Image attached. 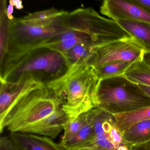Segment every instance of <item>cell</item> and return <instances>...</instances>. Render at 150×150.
Segmentation results:
<instances>
[{
    "label": "cell",
    "mask_w": 150,
    "mask_h": 150,
    "mask_svg": "<svg viewBox=\"0 0 150 150\" xmlns=\"http://www.w3.org/2000/svg\"><path fill=\"white\" fill-rule=\"evenodd\" d=\"M90 111L95 137L88 147L117 150L120 146L125 145L123 134L118 129L113 115L98 108Z\"/></svg>",
    "instance_id": "obj_6"
},
{
    "label": "cell",
    "mask_w": 150,
    "mask_h": 150,
    "mask_svg": "<svg viewBox=\"0 0 150 150\" xmlns=\"http://www.w3.org/2000/svg\"><path fill=\"white\" fill-rule=\"evenodd\" d=\"M97 100L98 108L112 115L150 106V97L123 75L100 80Z\"/></svg>",
    "instance_id": "obj_5"
},
{
    "label": "cell",
    "mask_w": 150,
    "mask_h": 150,
    "mask_svg": "<svg viewBox=\"0 0 150 150\" xmlns=\"http://www.w3.org/2000/svg\"><path fill=\"white\" fill-rule=\"evenodd\" d=\"M133 1L138 5L146 9L150 10V1H144V0H133Z\"/></svg>",
    "instance_id": "obj_22"
},
{
    "label": "cell",
    "mask_w": 150,
    "mask_h": 150,
    "mask_svg": "<svg viewBox=\"0 0 150 150\" xmlns=\"http://www.w3.org/2000/svg\"><path fill=\"white\" fill-rule=\"evenodd\" d=\"M125 145L132 146L150 140V119L137 123L123 134Z\"/></svg>",
    "instance_id": "obj_16"
},
{
    "label": "cell",
    "mask_w": 150,
    "mask_h": 150,
    "mask_svg": "<svg viewBox=\"0 0 150 150\" xmlns=\"http://www.w3.org/2000/svg\"><path fill=\"white\" fill-rule=\"evenodd\" d=\"M139 87L146 93L149 97H150V86H145V85H138Z\"/></svg>",
    "instance_id": "obj_25"
},
{
    "label": "cell",
    "mask_w": 150,
    "mask_h": 150,
    "mask_svg": "<svg viewBox=\"0 0 150 150\" xmlns=\"http://www.w3.org/2000/svg\"><path fill=\"white\" fill-rule=\"evenodd\" d=\"M68 68L62 54L40 48L1 58L0 81L15 82L33 78L45 86L62 76Z\"/></svg>",
    "instance_id": "obj_2"
},
{
    "label": "cell",
    "mask_w": 150,
    "mask_h": 150,
    "mask_svg": "<svg viewBox=\"0 0 150 150\" xmlns=\"http://www.w3.org/2000/svg\"><path fill=\"white\" fill-rule=\"evenodd\" d=\"M129 150H150V140L142 144L132 146L130 147Z\"/></svg>",
    "instance_id": "obj_21"
},
{
    "label": "cell",
    "mask_w": 150,
    "mask_h": 150,
    "mask_svg": "<svg viewBox=\"0 0 150 150\" xmlns=\"http://www.w3.org/2000/svg\"><path fill=\"white\" fill-rule=\"evenodd\" d=\"M122 134L137 123L150 119V106L131 112L113 115Z\"/></svg>",
    "instance_id": "obj_15"
},
{
    "label": "cell",
    "mask_w": 150,
    "mask_h": 150,
    "mask_svg": "<svg viewBox=\"0 0 150 150\" xmlns=\"http://www.w3.org/2000/svg\"><path fill=\"white\" fill-rule=\"evenodd\" d=\"M68 150H106L101 148L94 147H83L80 148H74V149H69Z\"/></svg>",
    "instance_id": "obj_26"
},
{
    "label": "cell",
    "mask_w": 150,
    "mask_h": 150,
    "mask_svg": "<svg viewBox=\"0 0 150 150\" xmlns=\"http://www.w3.org/2000/svg\"><path fill=\"white\" fill-rule=\"evenodd\" d=\"M62 108L59 100L44 84L24 93L0 119V132H22L24 129Z\"/></svg>",
    "instance_id": "obj_3"
},
{
    "label": "cell",
    "mask_w": 150,
    "mask_h": 150,
    "mask_svg": "<svg viewBox=\"0 0 150 150\" xmlns=\"http://www.w3.org/2000/svg\"><path fill=\"white\" fill-rule=\"evenodd\" d=\"M86 120V113L73 120H68L64 126V135L60 142L66 141L77 134L85 124Z\"/></svg>",
    "instance_id": "obj_19"
},
{
    "label": "cell",
    "mask_w": 150,
    "mask_h": 150,
    "mask_svg": "<svg viewBox=\"0 0 150 150\" xmlns=\"http://www.w3.org/2000/svg\"><path fill=\"white\" fill-rule=\"evenodd\" d=\"M0 150H22L14 143L10 137H1Z\"/></svg>",
    "instance_id": "obj_20"
},
{
    "label": "cell",
    "mask_w": 150,
    "mask_h": 150,
    "mask_svg": "<svg viewBox=\"0 0 150 150\" xmlns=\"http://www.w3.org/2000/svg\"><path fill=\"white\" fill-rule=\"evenodd\" d=\"M14 7L11 4H9L6 8V15L8 18L9 21L13 20L14 19V17L13 16L12 14L13 13Z\"/></svg>",
    "instance_id": "obj_24"
},
{
    "label": "cell",
    "mask_w": 150,
    "mask_h": 150,
    "mask_svg": "<svg viewBox=\"0 0 150 150\" xmlns=\"http://www.w3.org/2000/svg\"><path fill=\"white\" fill-rule=\"evenodd\" d=\"M100 81L95 68L83 64L69 67L62 76L45 86L59 100L68 120H71L98 108Z\"/></svg>",
    "instance_id": "obj_1"
},
{
    "label": "cell",
    "mask_w": 150,
    "mask_h": 150,
    "mask_svg": "<svg viewBox=\"0 0 150 150\" xmlns=\"http://www.w3.org/2000/svg\"><path fill=\"white\" fill-rule=\"evenodd\" d=\"M144 60L150 65V53H145L144 55Z\"/></svg>",
    "instance_id": "obj_27"
},
{
    "label": "cell",
    "mask_w": 150,
    "mask_h": 150,
    "mask_svg": "<svg viewBox=\"0 0 150 150\" xmlns=\"http://www.w3.org/2000/svg\"><path fill=\"white\" fill-rule=\"evenodd\" d=\"M145 51L150 53V23L133 20L116 21Z\"/></svg>",
    "instance_id": "obj_12"
},
{
    "label": "cell",
    "mask_w": 150,
    "mask_h": 150,
    "mask_svg": "<svg viewBox=\"0 0 150 150\" xmlns=\"http://www.w3.org/2000/svg\"><path fill=\"white\" fill-rule=\"evenodd\" d=\"M123 76L137 85L150 86V65L144 60L132 64Z\"/></svg>",
    "instance_id": "obj_17"
},
{
    "label": "cell",
    "mask_w": 150,
    "mask_h": 150,
    "mask_svg": "<svg viewBox=\"0 0 150 150\" xmlns=\"http://www.w3.org/2000/svg\"><path fill=\"white\" fill-rule=\"evenodd\" d=\"M68 120L67 115L62 108H60L48 116L27 127L22 132L49 137L53 139L64 131V126Z\"/></svg>",
    "instance_id": "obj_10"
},
{
    "label": "cell",
    "mask_w": 150,
    "mask_h": 150,
    "mask_svg": "<svg viewBox=\"0 0 150 150\" xmlns=\"http://www.w3.org/2000/svg\"><path fill=\"white\" fill-rule=\"evenodd\" d=\"M42 84H44L33 78L23 79L15 82L1 81L0 119L3 118L14 103L24 93Z\"/></svg>",
    "instance_id": "obj_9"
},
{
    "label": "cell",
    "mask_w": 150,
    "mask_h": 150,
    "mask_svg": "<svg viewBox=\"0 0 150 150\" xmlns=\"http://www.w3.org/2000/svg\"><path fill=\"white\" fill-rule=\"evenodd\" d=\"M66 29L45 42L38 49L45 48L64 56L73 47L86 44L96 50L100 47L102 35L101 22L92 8H79L64 17Z\"/></svg>",
    "instance_id": "obj_4"
},
{
    "label": "cell",
    "mask_w": 150,
    "mask_h": 150,
    "mask_svg": "<svg viewBox=\"0 0 150 150\" xmlns=\"http://www.w3.org/2000/svg\"><path fill=\"white\" fill-rule=\"evenodd\" d=\"M9 4L12 5L13 7H15L16 9H23V6L22 1L20 0H11L9 1Z\"/></svg>",
    "instance_id": "obj_23"
},
{
    "label": "cell",
    "mask_w": 150,
    "mask_h": 150,
    "mask_svg": "<svg viewBox=\"0 0 150 150\" xmlns=\"http://www.w3.org/2000/svg\"><path fill=\"white\" fill-rule=\"evenodd\" d=\"M145 51L133 38L122 39L99 47L96 51L93 66L95 68L116 61L133 64L144 60Z\"/></svg>",
    "instance_id": "obj_7"
},
{
    "label": "cell",
    "mask_w": 150,
    "mask_h": 150,
    "mask_svg": "<svg viewBox=\"0 0 150 150\" xmlns=\"http://www.w3.org/2000/svg\"><path fill=\"white\" fill-rule=\"evenodd\" d=\"M86 120L79 131L73 137L60 144L66 150L91 145L94 139L95 134L90 110L86 113Z\"/></svg>",
    "instance_id": "obj_13"
},
{
    "label": "cell",
    "mask_w": 150,
    "mask_h": 150,
    "mask_svg": "<svg viewBox=\"0 0 150 150\" xmlns=\"http://www.w3.org/2000/svg\"><path fill=\"white\" fill-rule=\"evenodd\" d=\"M117 150H129V148L125 145L120 146Z\"/></svg>",
    "instance_id": "obj_28"
},
{
    "label": "cell",
    "mask_w": 150,
    "mask_h": 150,
    "mask_svg": "<svg viewBox=\"0 0 150 150\" xmlns=\"http://www.w3.org/2000/svg\"><path fill=\"white\" fill-rule=\"evenodd\" d=\"M100 12L116 22L119 20H133L150 23V10L138 5L133 0L104 1Z\"/></svg>",
    "instance_id": "obj_8"
},
{
    "label": "cell",
    "mask_w": 150,
    "mask_h": 150,
    "mask_svg": "<svg viewBox=\"0 0 150 150\" xmlns=\"http://www.w3.org/2000/svg\"><path fill=\"white\" fill-rule=\"evenodd\" d=\"M68 12L58 10L54 8L29 14L23 18H19L20 21L26 25L48 26L59 21Z\"/></svg>",
    "instance_id": "obj_14"
},
{
    "label": "cell",
    "mask_w": 150,
    "mask_h": 150,
    "mask_svg": "<svg viewBox=\"0 0 150 150\" xmlns=\"http://www.w3.org/2000/svg\"><path fill=\"white\" fill-rule=\"evenodd\" d=\"M132 64L125 61H113L95 68L96 72L99 79L102 80L123 75Z\"/></svg>",
    "instance_id": "obj_18"
},
{
    "label": "cell",
    "mask_w": 150,
    "mask_h": 150,
    "mask_svg": "<svg viewBox=\"0 0 150 150\" xmlns=\"http://www.w3.org/2000/svg\"><path fill=\"white\" fill-rule=\"evenodd\" d=\"M9 137L22 150H66L49 137L23 132H11Z\"/></svg>",
    "instance_id": "obj_11"
}]
</instances>
